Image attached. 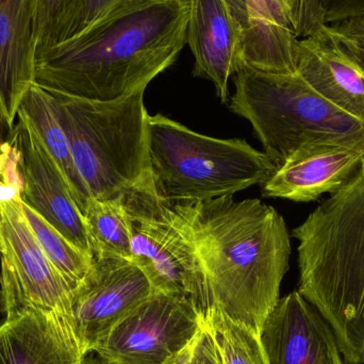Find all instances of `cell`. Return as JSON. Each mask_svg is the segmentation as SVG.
<instances>
[{"mask_svg":"<svg viewBox=\"0 0 364 364\" xmlns=\"http://www.w3.org/2000/svg\"><path fill=\"white\" fill-rule=\"evenodd\" d=\"M188 0H128L36 62L34 82L110 102L149 87L186 44Z\"/></svg>","mask_w":364,"mask_h":364,"instance_id":"cell-1","label":"cell"},{"mask_svg":"<svg viewBox=\"0 0 364 364\" xmlns=\"http://www.w3.org/2000/svg\"><path fill=\"white\" fill-rule=\"evenodd\" d=\"M172 207L200 261L212 307L261 336L289 269L284 218L260 199L232 196Z\"/></svg>","mask_w":364,"mask_h":364,"instance_id":"cell-2","label":"cell"},{"mask_svg":"<svg viewBox=\"0 0 364 364\" xmlns=\"http://www.w3.org/2000/svg\"><path fill=\"white\" fill-rule=\"evenodd\" d=\"M299 292L333 329L348 364H364V161L296 228Z\"/></svg>","mask_w":364,"mask_h":364,"instance_id":"cell-3","label":"cell"},{"mask_svg":"<svg viewBox=\"0 0 364 364\" xmlns=\"http://www.w3.org/2000/svg\"><path fill=\"white\" fill-rule=\"evenodd\" d=\"M145 90L141 87L110 102L48 90L70 141L75 166L91 198L117 199L132 188L153 184Z\"/></svg>","mask_w":364,"mask_h":364,"instance_id":"cell-4","label":"cell"},{"mask_svg":"<svg viewBox=\"0 0 364 364\" xmlns=\"http://www.w3.org/2000/svg\"><path fill=\"white\" fill-rule=\"evenodd\" d=\"M147 146L154 188L171 205L233 196L276 171L246 141L203 136L161 114L149 115Z\"/></svg>","mask_w":364,"mask_h":364,"instance_id":"cell-5","label":"cell"},{"mask_svg":"<svg viewBox=\"0 0 364 364\" xmlns=\"http://www.w3.org/2000/svg\"><path fill=\"white\" fill-rule=\"evenodd\" d=\"M235 85L231 111L252 124L276 168L306 145L364 149V122L325 100L297 74L243 66L235 75Z\"/></svg>","mask_w":364,"mask_h":364,"instance_id":"cell-6","label":"cell"},{"mask_svg":"<svg viewBox=\"0 0 364 364\" xmlns=\"http://www.w3.org/2000/svg\"><path fill=\"white\" fill-rule=\"evenodd\" d=\"M132 233V261L154 291L186 299L205 318L212 308L200 261L170 203L153 184L122 196Z\"/></svg>","mask_w":364,"mask_h":364,"instance_id":"cell-7","label":"cell"},{"mask_svg":"<svg viewBox=\"0 0 364 364\" xmlns=\"http://www.w3.org/2000/svg\"><path fill=\"white\" fill-rule=\"evenodd\" d=\"M72 294L36 242L21 198L0 200V312L4 320L29 311L70 318Z\"/></svg>","mask_w":364,"mask_h":364,"instance_id":"cell-8","label":"cell"},{"mask_svg":"<svg viewBox=\"0 0 364 364\" xmlns=\"http://www.w3.org/2000/svg\"><path fill=\"white\" fill-rule=\"evenodd\" d=\"M203 329L205 318L190 301L154 291L94 353L112 364H170Z\"/></svg>","mask_w":364,"mask_h":364,"instance_id":"cell-9","label":"cell"},{"mask_svg":"<svg viewBox=\"0 0 364 364\" xmlns=\"http://www.w3.org/2000/svg\"><path fill=\"white\" fill-rule=\"evenodd\" d=\"M296 74L325 100L364 122V15L321 23L299 40Z\"/></svg>","mask_w":364,"mask_h":364,"instance_id":"cell-10","label":"cell"},{"mask_svg":"<svg viewBox=\"0 0 364 364\" xmlns=\"http://www.w3.org/2000/svg\"><path fill=\"white\" fill-rule=\"evenodd\" d=\"M153 293L149 278L134 261L114 255L94 256L70 303V323L83 353H94L111 329Z\"/></svg>","mask_w":364,"mask_h":364,"instance_id":"cell-11","label":"cell"},{"mask_svg":"<svg viewBox=\"0 0 364 364\" xmlns=\"http://www.w3.org/2000/svg\"><path fill=\"white\" fill-rule=\"evenodd\" d=\"M10 144L21 181L19 198L50 223L70 243L93 258L85 218L61 171L36 128L18 110Z\"/></svg>","mask_w":364,"mask_h":364,"instance_id":"cell-12","label":"cell"},{"mask_svg":"<svg viewBox=\"0 0 364 364\" xmlns=\"http://www.w3.org/2000/svg\"><path fill=\"white\" fill-rule=\"evenodd\" d=\"M246 21L230 0H188L186 44L194 55V76L213 83L222 102L228 83L243 68Z\"/></svg>","mask_w":364,"mask_h":364,"instance_id":"cell-13","label":"cell"},{"mask_svg":"<svg viewBox=\"0 0 364 364\" xmlns=\"http://www.w3.org/2000/svg\"><path fill=\"white\" fill-rule=\"evenodd\" d=\"M260 337L269 364H348L328 323L299 291L278 301Z\"/></svg>","mask_w":364,"mask_h":364,"instance_id":"cell-14","label":"cell"},{"mask_svg":"<svg viewBox=\"0 0 364 364\" xmlns=\"http://www.w3.org/2000/svg\"><path fill=\"white\" fill-rule=\"evenodd\" d=\"M363 161L364 149L359 147L331 143L306 145L276 168L262 184V195L297 203L318 200L346 186Z\"/></svg>","mask_w":364,"mask_h":364,"instance_id":"cell-15","label":"cell"},{"mask_svg":"<svg viewBox=\"0 0 364 364\" xmlns=\"http://www.w3.org/2000/svg\"><path fill=\"white\" fill-rule=\"evenodd\" d=\"M85 356L61 314L29 311L0 324V364H81Z\"/></svg>","mask_w":364,"mask_h":364,"instance_id":"cell-16","label":"cell"},{"mask_svg":"<svg viewBox=\"0 0 364 364\" xmlns=\"http://www.w3.org/2000/svg\"><path fill=\"white\" fill-rule=\"evenodd\" d=\"M36 0H0V110L11 126L36 72Z\"/></svg>","mask_w":364,"mask_h":364,"instance_id":"cell-17","label":"cell"},{"mask_svg":"<svg viewBox=\"0 0 364 364\" xmlns=\"http://www.w3.org/2000/svg\"><path fill=\"white\" fill-rule=\"evenodd\" d=\"M245 6L243 66L296 74L299 36L290 13L275 0H245Z\"/></svg>","mask_w":364,"mask_h":364,"instance_id":"cell-18","label":"cell"},{"mask_svg":"<svg viewBox=\"0 0 364 364\" xmlns=\"http://www.w3.org/2000/svg\"><path fill=\"white\" fill-rule=\"evenodd\" d=\"M18 110L25 113L36 128L83 214L91 197L75 166L70 141L58 117L53 94L36 82L32 83L23 95Z\"/></svg>","mask_w":364,"mask_h":364,"instance_id":"cell-19","label":"cell"},{"mask_svg":"<svg viewBox=\"0 0 364 364\" xmlns=\"http://www.w3.org/2000/svg\"><path fill=\"white\" fill-rule=\"evenodd\" d=\"M92 255H114L132 260V233L122 197L90 198L83 211Z\"/></svg>","mask_w":364,"mask_h":364,"instance_id":"cell-20","label":"cell"},{"mask_svg":"<svg viewBox=\"0 0 364 364\" xmlns=\"http://www.w3.org/2000/svg\"><path fill=\"white\" fill-rule=\"evenodd\" d=\"M21 205L26 220L41 250L74 291L89 272L93 258L70 243L38 212L21 201Z\"/></svg>","mask_w":364,"mask_h":364,"instance_id":"cell-21","label":"cell"},{"mask_svg":"<svg viewBox=\"0 0 364 364\" xmlns=\"http://www.w3.org/2000/svg\"><path fill=\"white\" fill-rule=\"evenodd\" d=\"M220 364H269L261 337L212 307L205 318Z\"/></svg>","mask_w":364,"mask_h":364,"instance_id":"cell-22","label":"cell"},{"mask_svg":"<svg viewBox=\"0 0 364 364\" xmlns=\"http://www.w3.org/2000/svg\"><path fill=\"white\" fill-rule=\"evenodd\" d=\"M87 0H36V62L70 38Z\"/></svg>","mask_w":364,"mask_h":364,"instance_id":"cell-23","label":"cell"},{"mask_svg":"<svg viewBox=\"0 0 364 364\" xmlns=\"http://www.w3.org/2000/svg\"><path fill=\"white\" fill-rule=\"evenodd\" d=\"M323 23L363 16L364 0H314Z\"/></svg>","mask_w":364,"mask_h":364,"instance_id":"cell-24","label":"cell"},{"mask_svg":"<svg viewBox=\"0 0 364 364\" xmlns=\"http://www.w3.org/2000/svg\"><path fill=\"white\" fill-rule=\"evenodd\" d=\"M127 1L128 0H87L78 23L70 38L89 29Z\"/></svg>","mask_w":364,"mask_h":364,"instance_id":"cell-25","label":"cell"},{"mask_svg":"<svg viewBox=\"0 0 364 364\" xmlns=\"http://www.w3.org/2000/svg\"><path fill=\"white\" fill-rule=\"evenodd\" d=\"M6 188L21 190L16 157L10 142L6 147L0 149V190Z\"/></svg>","mask_w":364,"mask_h":364,"instance_id":"cell-26","label":"cell"},{"mask_svg":"<svg viewBox=\"0 0 364 364\" xmlns=\"http://www.w3.org/2000/svg\"><path fill=\"white\" fill-rule=\"evenodd\" d=\"M201 333L192 344H190V346L170 364H199L198 344Z\"/></svg>","mask_w":364,"mask_h":364,"instance_id":"cell-27","label":"cell"},{"mask_svg":"<svg viewBox=\"0 0 364 364\" xmlns=\"http://www.w3.org/2000/svg\"><path fill=\"white\" fill-rule=\"evenodd\" d=\"M12 132L13 126L8 123L6 117L2 114L1 110H0V149H4L9 144Z\"/></svg>","mask_w":364,"mask_h":364,"instance_id":"cell-28","label":"cell"},{"mask_svg":"<svg viewBox=\"0 0 364 364\" xmlns=\"http://www.w3.org/2000/svg\"><path fill=\"white\" fill-rule=\"evenodd\" d=\"M81 364H112L108 363V361L104 360L102 357L96 355L95 353H90V354L85 355Z\"/></svg>","mask_w":364,"mask_h":364,"instance_id":"cell-29","label":"cell"},{"mask_svg":"<svg viewBox=\"0 0 364 364\" xmlns=\"http://www.w3.org/2000/svg\"><path fill=\"white\" fill-rule=\"evenodd\" d=\"M231 4L235 6V10L239 11L241 14H243L244 16H246L247 18V15H246V6H245V0H230Z\"/></svg>","mask_w":364,"mask_h":364,"instance_id":"cell-30","label":"cell"}]
</instances>
